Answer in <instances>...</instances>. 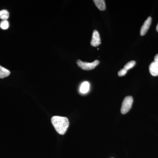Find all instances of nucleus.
<instances>
[{
    "mask_svg": "<svg viewBox=\"0 0 158 158\" xmlns=\"http://www.w3.org/2000/svg\"><path fill=\"white\" fill-rule=\"evenodd\" d=\"M51 121L57 132L61 135L65 134L69 126V121L67 118L62 116H54L52 117Z\"/></svg>",
    "mask_w": 158,
    "mask_h": 158,
    "instance_id": "1",
    "label": "nucleus"
},
{
    "mask_svg": "<svg viewBox=\"0 0 158 158\" xmlns=\"http://www.w3.org/2000/svg\"><path fill=\"white\" fill-rule=\"evenodd\" d=\"M99 63L98 60H95L92 62H83L81 60H78L77 61V64L79 67L82 69L83 70H90L95 68Z\"/></svg>",
    "mask_w": 158,
    "mask_h": 158,
    "instance_id": "2",
    "label": "nucleus"
},
{
    "mask_svg": "<svg viewBox=\"0 0 158 158\" xmlns=\"http://www.w3.org/2000/svg\"><path fill=\"white\" fill-rule=\"evenodd\" d=\"M133 102V97L131 96H128L125 97L123 102L121 108L122 114H125L131 110Z\"/></svg>",
    "mask_w": 158,
    "mask_h": 158,
    "instance_id": "3",
    "label": "nucleus"
},
{
    "mask_svg": "<svg viewBox=\"0 0 158 158\" xmlns=\"http://www.w3.org/2000/svg\"><path fill=\"white\" fill-rule=\"evenodd\" d=\"M101 39L99 34L97 30L93 31L90 44L93 47H97L101 44Z\"/></svg>",
    "mask_w": 158,
    "mask_h": 158,
    "instance_id": "4",
    "label": "nucleus"
},
{
    "mask_svg": "<svg viewBox=\"0 0 158 158\" xmlns=\"http://www.w3.org/2000/svg\"><path fill=\"white\" fill-rule=\"evenodd\" d=\"M152 20V19L151 17H148L144 22L143 25L141 27V31H140V35L141 36H144L146 34L151 24Z\"/></svg>",
    "mask_w": 158,
    "mask_h": 158,
    "instance_id": "5",
    "label": "nucleus"
},
{
    "mask_svg": "<svg viewBox=\"0 0 158 158\" xmlns=\"http://www.w3.org/2000/svg\"><path fill=\"white\" fill-rule=\"evenodd\" d=\"M149 70L150 73L153 76H158V62H153L149 65Z\"/></svg>",
    "mask_w": 158,
    "mask_h": 158,
    "instance_id": "6",
    "label": "nucleus"
},
{
    "mask_svg": "<svg viewBox=\"0 0 158 158\" xmlns=\"http://www.w3.org/2000/svg\"><path fill=\"white\" fill-rule=\"evenodd\" d=\"M93 2L100 10L104 11L106 10V6L104 0H94Z\"/></svg>",
    "mask_w": 158,
    "mask_h": 158,
    "instance_id": "7",
    "label": "nucleus"
},
{
    "mask_svg": "<svg viewBox=\"0 0 158 158\" xmlns=\"http://www.w3.org/2000/svg\"><path fill=\"white\" fill-rule=\"evenodd\" d=\"M90 89V84L88 82H83L80 87V92L82 94H86L88 93Z\"/></svg>",
    "mask_w": 158,
    "mask_h": 158,
    "instance_id": "8",
    "label": "nucleus"
},
{
    "mask_svg": "<svg viewBox=\"0 0 158 158\" xmlns=\"http://www.w3.org/2000/svg\"><path fill=\"white\" fill-rule=\"evenodd\" d=\"M10 74V71L0 65V78H4Z\"/></svg>",
    "mask_w": 158,
    "mask_h": 158,
    "instance_id": "9",
    "label": "nucleus"
},
{
    "mask_svg": "<svg viewBox=\"0 0 158 158\" xmlns=\"http://www.w3.org/2000/svg\"><path fill=\"white\" fill-rule=\"evenodd\" d=\"M9 17V11L6 10H1L0 11V19L3 20H6Z\"/></svg>",
    "mask_w": 158,
    "mask_h": 158,
    "instance_id": "10",
    "label": "nucleus"
},
{
    "mask_svg": "<svg viewBox=\"0 0 158 158\" xmlns=\"http://www.w3.org/2000/svg\"><path fill=\"white\" fill-rule=\"evenodd\" d=\"M135 61H130V62H128L127 63V64L125 65L124 67H123V69L127 71L129 69H131L133 67H134L135 65Z\"/></svg>",
    "mask_w": 158,
    "mask_h": 158,
    "instance_id": "11",
    "label": "nucleus"
},
{
    "mask_svg": "<svg viewBox=\"0 0 158 158\" xmlns=\"http://www.w3.org/2000/svg\"><path fill=\"white\" fill-rule=\"evenodd\" d=\"M0 27L3 30H7L9 27V23L8 21L2 20L0 23Z\"/></svg>",
    "mask_w": 158,
    "mask_h": 158,
    "instance_id": "12",
    "label": "nucleus"
},
{
    "mask_svg": "<svg viewBox=\"0 0 158 158\" xmlns=\"http://www.w3.org/2000/svg\"><path fill=\"white\" fill-rule=\"evenodd\" d=\"M127 71L124 69H122L121 70L118 72V74L119 77H122L126 75V74L127 73Z\"/></svg>",
    "mask_w": 158,
    "mask_h": 158,
    "instance_id": "13",
    "label": "nucleus"
},
{
    "mask_svg": "<svg viewBox=\"0 0 158 158\" xmlns=\"http://www.w3.org/2000/svg\"><path fill=\"white\" fill-rule=\"evenodd\" d=\"M154 61L155 62H158V54H157L155 56Z\"/></svg>",
    "mask_w": 158,
    "mask_h": 158,
    "instance_id": "14",
    "label": "nucleus"
},
{
    "mask_svg": "<svg viewBox=\"0 0 158 158\" xmlns=\"http://www.w3.org/2000/svg\"><path fill=\"white\" fill-rule=\"evenodd\" d=\"M156 31L158 32V23L157 25V27H156Z\"/></svg>",
    "mask_w": 158,
    "mask_h": 158,
    "instance_id": "15",
    "label": "nucleus"
},
{
    "mask_svg": "<svg viewBox=\"0 0 158 158\" xmlns=\"http://www.w3.org/2000/svg\"></svg>",
    "mask_w": 158,
    "mask_h": 158,
    "instance_id": "16",
    "label": "nucleus"
}]
</instances>
